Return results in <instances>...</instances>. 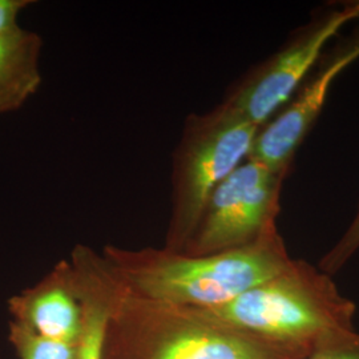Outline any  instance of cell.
I'll return each mask as SVG.
<instances>
[{"label":"cell","mask_w":359,"mask_h":359,"mask_svg":"<svg viewBox=\"0 0 359 359\" xmlns=\"http://www.w3.org/2000/svg\"><path fill=\"white\" fill-rule=\"evenodd\" d=\"M192 310L261 339L313 351L323 341L354 330L355 304L342 295L332 276L292 259L281 273L229 304Z\"/></svg>","instance_id":"1"},{"label":"cell","mask_w":359,"mask_h":359,"mask_svg":"<svg viewBox=\"0 0 359 359\" xmlns=\"http://www.w3.org/2000/svg\"><path fill=\"white\" fill-rule=\"evenodd\" d=\"M16 308L40 337L74 344L83 332L80 309L63 285L50 283L16 301Z\"/></svg>","instance_id":"9"},{"label":"cell","mask_w":359,"mask_h":359,"mask_svg":"<svg viewBox=\"0 0 359 359\" xmlns=\"http://www.w3.org/2000/svg\"><path fill=\"white\" fill-rule=\"evenodd\" d=\"M34 1L29 0H0V35L19 29L18 15Z\"/></svg>","instance_id":"14"},{"label":"cell","mask_w":359,"mask_h":359,"mask_svg":"<svg viewBox=\"0 0 359 359\" xmlns=\"http://www.w3.org/2000/svg\"><path fill=\"white\" fill-rule=\"evenodd\" d=\"M289 172L246 158L206 203L188 256H206L253 244L277 231L283 181Z\"/></svg>","instance_id":"4"},{"label":"cell","mask_w":359,"mask_h":359,"mask_svg":"<svg viewBox=\"0 0 359 359\" xmlns=\"http://www.w3.org/2000/svg\"><path fill=\"white\" fill-rule=\"evenodd\" d=\"M187 310L192 320L170 334L152 359H308L311 354L210 321L192 309Z\"/></svg>","instance_id":"7"},{"label":"cell","mask_w":359,"mask_h":359,"mask_svg":"<svg viewBox=\"0 0 359 359\" xmlns=\"http://www.w3.org/2000/svg\"><path fill=\"white\" fill-rule=\"evenodd\" d=\"M22 359H76L72 344L40 337L23 330L18 333Z\"/></svg>","instance_id":"11"},{"label":"cell","mask_w":359,"mask_h":359,"mask_svg":"<svg viewBox=\"0 0 359 359\" xmlns=\"http://www.w3.org/2000/svg\"><path fill=\"white\" fill-rule=\"evenodd\" d=\"M41 38L22 27L0 35V114L19 109L38 92Z\"/></svg>","instance_id":"8"},{"label":"cell","mask_w":359,"mask_h":359,"mask_svg":"<svg viewBox=\"0 0 359 359\" xmlns=\"http://www.w3.org/2000/svg\"><path fill=\"white\" fill-rule=\"evenodd\" d=\"M308 359H359V334L353 330L332 337L314 347Z\"/></svg>","instance_id":"13"},{"label":"cell","mask_w":359,"mask_h":359,"mask_svg":"<svg viewBox=\"0 0 359 359\" xmlns=\"http://www.w3.org/2000/svg\"><path fill=\"white\" fill-rule=\"evenodd\" d=\"M107 325L108 311L100 306H92L83 321L81 342L76 359H103Z\"/></svg>","instance_id":"10"},{"label":"cell","mask_w":359,"mask_h":359,"mask_svg":"<svg viewBox=\"0 0 359 359\" xmlns=\"http://www.w3.org/2000/svg\"><path fill=\"white\" fill-rule=\"evenodd\" d=\"M359 250V204L357 213L342 237L326 252L320 262V270L333 276L342 269Z\"/></svg>","instance_id":"12"},{"label":"cell","mask_w":359,"mask_h":359,"mask_svg":"<svg viewBox=\"0 0 359 359\" xmlns=\"http://www.w3.org/2000/svg\"><path fill=\"white\" fill-rule=\"evenodd\" d=\"M259 128L218 105L192 116L175 156L172 233L191 241L218 185L249 157Z\"/></svg>","instance_id":"3"},{"label":"cell","mask_w":359,"mask_h":359,"mask_svg":"<svg viewBox=\"0 0 359 359\" xmlns=\"http://www.w3.org/2000/svg\"><path fill=\"white\" fill-rule=\"evenodd\" d=\"M292 259L276 231L253 244L213 255L151 257L130 268L128 278L154 302L205 310L224 306L268 281Z\"/></svg>","instance_id":"2"},{"label":"cell","mask_w":359,"mask_h":359,"mask_svg":"<svg viewBox=\"0 0 359 359\" xmlns=\"http://www.w3.org/2000/svg\"><path fill=\"white\" fill-rule=\"evenodd\" d=\"M358 18L359 1L318 15L252 69L221 105L261 128L305 83L327 43L342 27Z\"/></svg>","instance_id":"5"},{"label":"cell","mask_w":359,"mask_h":359,"mask_svg":"<svg viewBox=\"0 0 359 359\" xmlns=\"http://www.w3.org/2000/svg\"><path fill=\"white\" fill-rule=\"evenodd\" d=\"M359 59V32L327 57L283 109L262 126L248 158L273 170L290 172L295 154L317 123L335 79Z\"/></svg>","instance_id":"6"}]
</instances>
